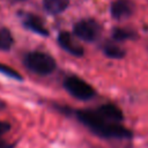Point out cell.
<instances>
[{"instance_id": "obj_5", "label": "cell", "mask_w": 148, "mask_h": 148, "mask_svg": "<svg viewBox=\"0 0 148 148\" xmlns=\"http://www.w3.org/2000/svg\"><path fill=\"white\" fill-rule=\"evenodd\" d=\"M58 43L59 45L75 57H81L83 54V47L73 38V36L66 31H62L58 35Z\"/></svg>"}, {"instance_id": "obj_6", "label": "cell", "mask_w": 148, "mask_h": 148, "mask_svg": "<svg viewBox=\"0 0 148 148\" xmlns=\"http://www.w3.org/2000/svg\"><path fill=\"white\" fill-rule=\"evenodd\" d=\"M134 12V3L131 0H116L111 5V15L114 18L128 17Z\"/></svg>"}, {"instance_id": "obj_15", "label": "cell", "mask_w": 148, "mask_h": 148, "mask_svg": "<svg viewBox=\"0 0 148 148\" xmlns=\"http://www.w3.org/2000/svg\"><path fill=\"white\" fill-rule=\"evenodd\" d=\"M1 108H3V103L0 101V109H1Z\"/></svg>"}, {"instance_id": "obj_3", "label": "cell", "mask_w": 148, "mask_h": 148, "mask_svg": "<svg viewBox=\"0 0 148 148\" xmlns=\"http://www.w3.org/2000/svg\"><path fill=\"white\" fill-rule=\"evenodd\" d=\"M64 87L72 96H74L77 99H82V101L90 99L96 94L95 89L89 83H87L81 77H77L74 75L67 76L64 80Z\"/></svg>"}, {"instance_id": "obj_14", "label": "cell", "mask_w": 148, "mask_h": 148, "mask_svg": "<svg viewBox=\"0 0 148 148\" xmlns=\"http://www.w3.org/2000/svg\"><path fill=\"white\" fill-rule=\"evenodd\" d=\"M0 148H13L12 145H8L6 142H0Z\"/></svg>"}, {"instance_id": "obj_2", "label": "cell", "mask_w": 148, "mask_h": 148, "mask_svg": "<svg viewBox=\"0 0 148 148\" xmlns=\"http://www.w3.org/2000/svg\"><path fill=\"white\" fill-rule=\"evenodd\" d=\"M25 66L36 74L47 75L56 68V60L47 53L40 51L29 52L24 57Z\"/></svg>"}, {"instance_id": "obj_13", "label": "cell", "mask_w": 148, "mask_h": 148, "mask_svg": "<svg viewBox=\"0 0 148 148\" xmlns=\"http://www.w3.org/2000/svg\"><path fill=\"white\" fill-rule=\"evenodd\" d=\"M9 128H10V125H9L8 123L0 120V136L3 135L5 133H7V132L9 131Z\"/></svg>"}, {"instance_id": "obj_8", "label": "cell", "mask_w": 148, "mask_h": 148, "mask_svg": "<svg viewBox=\"0 0 148 148\" xmlns=\"http://www.w3.org/2000/svg\"><path fill=\"white\" fill-rule=\"evenodd\" d=\"M24 25L36 34H39L43 36H47V34H49L47 29L43 24V21L36 15H28L24 20Z\"/></svg>"}, {"instance_id": "obj_10", "label": "cell", "mask_w": 148, "mask_h": 148, "mask_svg": "<svg viewBox=\"0 0 148 148\" xmlns=\"http://www.w3.org/2000/svg\"><path fill=\"white\" fill-rule=\"evenodd\" d=\"M103 51H104L106 57L113 58V59H120V58H123L125 56V51L120 46H118L116 44H112V43L105 44L103 46Z\"/></svg>"}, {"instance_id": "obj_12", "label": "cell", "mask_w": 148, "mask_h": 148, "mask_svg": "<svg viewBox=\"0 0 148 148\" xmlns=\"http://www.w3.org/2000/svg\"><path fill=\"white\" fill-rule=\"evenodd\" d=\"M112 36L114 39L117 40H125V39H131L134 37V32L132 30L128 29H124V28H117L113 30Z\"/></svg>"}, {"instance_id": "obj_9", "label": "cell", "mask_w": 148, "mask_h": 148, "mask_svg": "<svg viewBox=\"0 0 148 148\" xmlns=\"http://www.w3.org/2000/svg\"><path fill=\"white\" fill-rule=\"evenodd\" d=\"M69 5V0H43V6L46 12L57 15L62 13Z\"/></svg>"}, {"instance_id": "obj_1", "label": "cell", "mask_w": 148, "mask_h": 148, "mask_svg": "<svg viewBox=\"0 0 148 148\" xmlns=\"http://www.w3.org/2000/svg\"><path fill=\"white\" fill-rule=\"evenodd\" d=\"M77 118L82 124H84L94 133L102 138L126 139L132 135L130 130L119 125L118 123L108 121L106 119L101 117L97 111H79Z\"/></svg>"}, {"instance_id": "obj_4", "label": "cell", "mask_w": 148, "mask_h": 148, "mask_svg": "<svg viewBox=\"0 0 148 148\" xmlns=\"http://www.w3.org/2000/svg\"><path fill=\"white\" fill-rule=\"evenodd\" d=\"M74 34L77 36L80 39L86 40V42H94L101 32V27L98 22H96L92 18H84L75 23L74 28Z\"/></svg>"}, {"instance_id": "obj_11", "label": "cell", "mask_w": 148, "mask_h": 148, "mask_svg": "<svg viewBox=\"0 0 148 148\" xmlns=\"http://www.w3.org/2000/svg\"><path fill=\"white\" fill-rule=\"evenodd\" d=\"M13 36L6 28H0V50L7 51L13 45Z\"/></svg>"}, {"instance_id": "obj_16", "label": "cell", "mask_w": 148, "mask_h": 148, "mask_svg": "<svg viewBox=\"0 0 148 148\" xmlns=\"http://www.w3.org/2000/svg\"><path fill=\"white\" fill-rule=\"evenodd\" d=\"M18 1H22V0H18Z\"/></svg>"}, {"instance_id": "obj_7", "label": "cell", "mask_w": 148, "mask_h": 148, "mask_svg": "<svg viewBox=\"0 0 148 148\" xmlns=\"http://www.w3.org/2000/svg\"><path fill=\"white\" fill-rule=\"evenodd\" d=\"M97 112L101 117H103L104 119H106L108 121H111V123H119L124 118L121 110L118 106H116L114 104H104V105L99 106Z\"/></svg>"}]
</instances>
